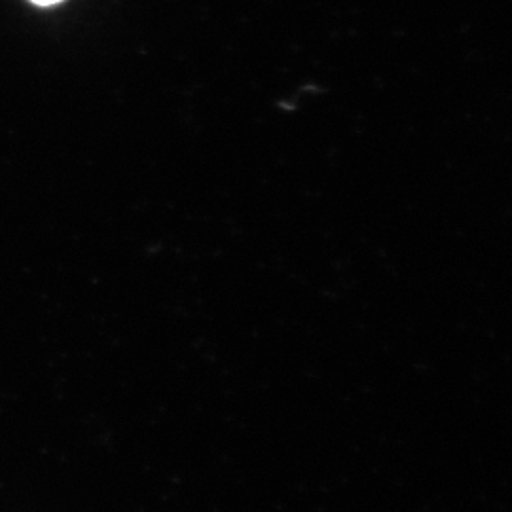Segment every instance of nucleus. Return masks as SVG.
Wrapping results in <instances>:
<instances>
[{"instance_id":"f257e3e1","label":"nucleus","mask_w":512,"mask_h":512,"mask_svg":"<svg viewBox=\"0 0 512 512\" xmlns=\"http://www.w3.org/2000/svg\"><path fill=\"white\" fill-rule=\"evenodd\" d=\"M35 4H42V6H48V4H55V2H59V0H33Z\"/></svg>"}]
</instances>
